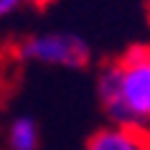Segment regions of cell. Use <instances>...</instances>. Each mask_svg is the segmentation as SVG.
<instances>
[{"mask_svg":"<svg viewBox=\"0 0 150 150\" xmlns=\"http://www.w3.org/2000/svg\"><path fill=\"white\" fill-rule=\"evenodd\" d=\"M16 56L25 64L59 66V69H87L92 64V48L81 36L66 31L36 33L16 46Z\"/></svg>","mask_w":150,"mask_h":150,"instance_id":"cell-1","label":"cell"},{"mask_svg":"<svg viewBox=\"0 0 150 150\" xmlns=\"http://www.w3.org/2000/svg\"><path fill=\"white\" fill-rule=\"evenodd\" d=\"M120 94L130 122L150 130V43H132L117 56Z\"/></svg>","mask_w":150,"mask_h":150,"instance_id":"cell-2","label":"cell"},{"mask_svg":"<svg viewBox=\"0 0 150 150\" xmlns=\"http://www.w3.org/2000/svg\"><path fill=\"white\" fill-rule=\"evenodd\" d=\"M97 97H99V107H102V112H104V117H107L110 125H132L125 104H122V94H120L117 56L115 59H104L99 64V71H97Z\"/></svg>","mask_w":150,"mask_h":150,"instance_id":"cell-3","label":"cell"},{"mask_svg":"<svg viewBox=\"0 0 150 150\" xmlns=\"http://www.w3.org/2000/svg\"><path fill=\"white\" fill-rule=\"evenodd\" d=\"M84 150H150V130L107 122L87 137Z\"/></svg>","mask_w":150,"mask_h":150,"instance_id":"cell-4","label":"cell"},{"mask_svg":"<svg viewBox=\"0 0 150 150\" xmlns=\"http://www.w3.org/2000/svg\"><path fill=\"white\" fill-rule=\"evenodd\" d=\"M5 148L8 150H38L41 148V130L31 115H18L10 120L5 130Z\"/></svg>","mask_w":150,"mask_h":150,"instance_id":"cell-5","label":"cell"},{"mask_svg":"<svg viewBox=\"0 0 150 150\" xmlns=\"http://www.w3.org/2000/svg\"><path fill=\"white\" fill-rule=\"evenodd\" d=\"M21 8H23V3H21V0H0V18L13 16V13L21 10Z\"/></svg>","mask_w":150,"mask_h":150,"instance_id":"cell-6","label":"cell"},{"mask_svg":"<svg viewBox=\"0 0 150 150\" xmlns=\"http://www.w3.org/2000/svg\"><path fill=\"white\" fill-rule=\"evenodd\" d=\"M23 3V8H33V10H43V8H48L54 0H21Z\"/></svg>","mask_w":150,"mask_h":150,"instance_id":"cell-7","label":"cell"},{"mask_svg":"<svg viewBox=\"0 0 150 150\" xmlns=\"http://www.w3.org/2000/svg\"><path fill=\"white\" fill-rule=\"evenodd\" d=\"M148 13H150V0H148Z\"/></svg>","mask_w":150,"mask_h":150,"instance_id":"cell-8","label":"cell"}]
</instances>
